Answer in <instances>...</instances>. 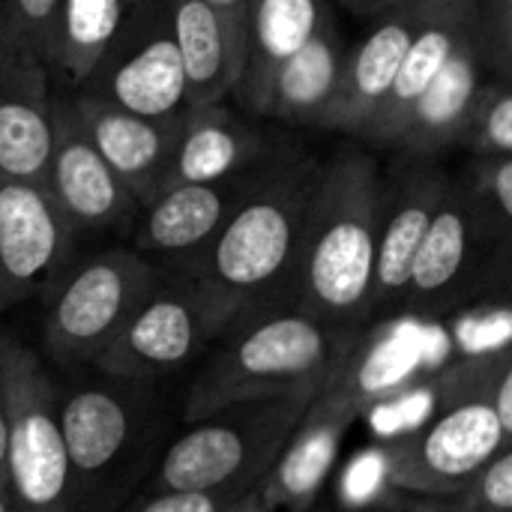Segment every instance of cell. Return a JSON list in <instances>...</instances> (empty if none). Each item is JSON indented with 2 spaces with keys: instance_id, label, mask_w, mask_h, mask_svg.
I'll use <instances>...</instances> for the list:
<instances>
[{
  "instance_id": "6",
  "label": "cell",
  "mask_w": 512,
  "mask_h": 512,
  "mask_svg": "<svg viewBox=\"0 0 512 512\" xmlns=\"http://www.w3.org/2000/svg\"><path fill=\"white\" fill-rule=\"evenodd\" d=\"M153 285V267L135 252L114 249L81 264L60 285L45 315L51 357L63 366L96 363Z\"/></svg>"
},
{
  "instance_id": "36",
  "label": "cell",
  "mask_w": 512,
  "mask_h": 512,
  "mask_svg": "<svg viewBox=\"0 0 512 512\" xmlns=\"http://www.w3.org/2000/svg\"><path fill=\"white\" fill-rule=\"evenodd\" d=\"M0 512H15L12 498H9V489H6V480H0Z\"/></svg>"
},
{
  "instance_id": "29",
  "label": "cell",
  "mask_w": 512,
  "mask_h": 512,
  "mask_svg": "<svg viewBox=\"0 0 512 512\" xmlns=\"http://www.w3.org/2000/svg\"><path fill=\"white\" fill-rule=\"evenodd\" d=\"M9 3H12V21H6L9 33H15L36 60L51 63L60 0H9Z\"/></svg>"
},
{
  "instance_id": "17",
  "label": "cell",
  "mask_w": 512,
  "mask_h": 512,
  "mask_svg": "<svg viewBox=\"0 0 512 512\" xmlns=\"http://www.w3.org/2000/svg\"><path fill=\"white\" fill-rule=\"evenodd\" d=\"M489 48L483 36L480 18L462 33L453 54L441 66V72L432 78L426 93L417 99L402 135L393 147L414 156H438L441 150L462 141L468 114L477 102V93L483 90V66H486Z\"/></svg>"
},
{
  "instance_id": "10",
  "label": "cell",
  "mask_w": 512,
  "mask_h": 512,
  "mask_svg": "<svg viewBox=\"0 0 512 512\" xmlns=\"http://www.w3.org/2000/svg\"><path fill=\"white\" fill-rule=\"evenodd\" d=\"M450 177L432 156L402 153L396 171L384 177V207L375 252L372 309L405 300L417 249L447 195Z\"/></svg>"
},
{
  "instance_id": "9",
  "label": "cell",
  "mask_w": 512,
  "mask_h": 512,
  "mask_svg": "<svg viewBox=\"0 0 512 512\" xmlns=\"http://www.w3.org/2000/svg\"><path fill=\"white\" fill-rule=\"evenodd\" d=\"M210 336L213 330L192 282L174 288L153 285L93 366L123 381L168 375L186 366Z\"/></svg>"
},
{
  "instance_id": "34",
  "label": "cell",
  "mask_w": 512,
  "mask_h": 512,
  "mask_svg": "<svg viewBox=\"0 0 512 512\" xmlns=\"http://www.w3.org/2000/svg\"><path fill=\"white\" fill-rule=\"evenodd\" d=\"M357 15H381V12H387L390 6H396V3H402V0H345Z\"/></svg>"
},
{
  "instance_id": "20",
  "label": "cell",
  "mask_w": 512,
  "mask_h": 512,
  "mask_svg": "<svg viewBox=\"0 0 512 512\" xmlns=\"http://www.w3.org/2000/svg\"><path fill=\"white\" fill-rule=\"evenodd\" d=\"M261 156L264 138L234 111L222 108L219 102L189 111L159 192L183 183H219L237 177L249 171Z\"/></svg>"
},
{
  "instance_id": "8",
  "label": "cell",
  "mask_w": 512,
  "mask_h": 512,
  "mask_svg": "<svg viewBox=\"0 0 512 512\" xmlns=\"http://www.w3.org/2000/svg\"><path fill=\"white\" fill-rule=\"evenodd\" d=\"M84 81L90 84L87 93L102 96L123 111L156 120L183 114L186 84L165 0L159 18L147 15L141 0Z\"/></svg>"
},
{
  "instance_id": "4",
  "label": "cell",
  "mask_w": 512,
  "mask_h": 512,
  "mask_svg": "<svg viewBox=\"0 0 512 512\" xmlns=\"http://www.w3.org/2000/svg\"><path fill=\"white\" fill-rule=\"evenodd\" d=\"M312 399H273L198 420L162 459L156 492H255Z\"/></svg>"
},
{
  "instance_id": "15",
  "label": "cell",
  "mask_w": 512,
  "mask_h": 512,
  "mask_svg": "<svg viewBox=\"0 0 512 512\" xmlns=\"http://www.w3.org/2000/svg\"><path fill=\"white\" fill-rule=\"evenodd\" d=\"M51 120L54 150L48 162L45 192L63 213L69 228H111L132 216L135 195L96 153L72 105H51Z\"/></svg>"
},
{
  "instance_id": "33",
  "label": "cell",
  "mask_w": 512,
  "mask_h": 512,
  "mask_svg": "<svg viewBox=\"0 0 512 512\" xmlns=\"http://www.w3.org/2000/svg\"><path fill=\"white\" fill-rule=\"evenodd\" d=\"M387 512H459L453 501H441V498H423L417 504H402V507H390Z\"/></svg>"
},
{
  "instance_id": "21",
  "label": "cell",
  "mask_w": 512,
  "mask_h": 512,
  "mask_svg": "<svg viewBox=\"0 0 512 512\" xmlns=\"http://www.w3.org/2000/svg\"><path fill=\"white\" fill-rule=\"evenodd\" d=\"M348 45L342 42L333 21H327L297 54L279 63L264 81L252 114L318 126L342 75Z\"/></svg>"
},
{
  "instance_id": "23",
  "label": "cell",
  "mask_w": 512,
  "mask_h": 512,
  "mask_svg": "<svg viewBox=\"0 0 512 512\" xmlns=\"http://www.w3.org/2000/svg\"><path fill=\"white\" fill-rule=\"evenodd\" d=\"M480 18L477 15H462V18H432V21H420L396 75L393 84L387 90V96L381 99V105L372 111V117L366 120V126L360 129V141H372V144H384L393 147L396 138L402 135L417 99L426 93V87L432 84V78L441 72V66L447 63V57L453 54L456 42L462 39V33Z\"/></svg>"
},
{
  "instance_id": "35",
  "label": "cell",
  "mask_w": 512,
  "mask_h": 512,
  "mask_svg": "<svg viewBox=\"0 0 512 512\" xmlns=\"http://www.w3.org/2000/svg\"><path fill=\"white\" fill-rule=\"evenodd\" d=\"M204 3H210L228 15H237V18H243V12H246V0H204Z\"/></svg>"
},
{
  "instance_id": "11",
  "label": "cell",
  "mask_w": 512,
  "mask_h": 512,
  "mask_svg": "<svg viewBox=\"0 0 512 512\" xmlns=\"http://www.w3.org/2000/svg\"><path fill=\"white\" fill-rule=\"evenodd\" d=\"M72 234L45 189L0 180V312L24 303L60 270Z\"/></svg>"
},
{
  "instance_id": "5",
  "label": "cell",
  "mask_w": 512,
  "mask_h": 512,
  "mask_svg": "<svg viewBox=\"0 0 512 512\" xmlns=\"http://www.w3.org/2000/svg\"><path fill=\"white\" fill-rule=\"evenodd\" d=\"M3 387L9 408L6 489L15 512H69V459L57 426V393L36 357L6 342Z\"/></svg>"
},
{
  "instance_id": "16",
  "label": "cell",
  "mask_w": 512,
  "mask_h": 512,
  "mask_svg": "<svg viewBox=\"0 0 512 512\" xmlns=\"http://www.w3.org/2000/svg\"><path fill=\"white\" fill-rule=\"evenodd\" d=\"M165 6L183 66L186 111L222 102L225 93H234L246 63L243 18L204 0H165Z\"/></svg>"
},
{
  "instance_id": "3",
  "label": "cell",
  "mask_w": 512,
  "mask_h": 512,
  "mask_svg": "<svg viewBox=\"0 0 512 512\" xmlns=\"http://www.w3.org/2000/svg\"><path fill=\"white\" fill-rule=\"evenodd\" d=\"M351 342L348 327L303 309L267 315L204 366L189 390L186 420L273 399H315L354 351Z\"/></svg>"
},
{
  "instance_id": "28",
  "label": "cell",
  "mask_w": 512,
  "mask_h": 512,
  "mask_svg": "<svg viewBox=\"0 0 512 512\" xmlns=\"http://www.w3.org/2000/svg\"><path fill=\"white\" fill-rule=\"evenodd\" d=\"M480 210L507 237L512 222V159L510 156H480L471 183H465Z\"/></svg>"
},
{
  "instance_id": "32",
  "label": "cell",
  "mask_w": 512,
  "mask_h": 512,
  "mask_svg": "<svg viewBox=\"0 0 512 512\" xmlns=\"http://www.w3.org/2000/svg\"><path fill=\"white\" fill-rule=\"evenodd\" d=\"M6 453H9V408H6V387L0 369V480H6Z\"/></svg>"
},
{
  "instance_id": "12",
  "label": "cell",
  "mask_w": 512,
  "mask_h": 512,
  "mask_svg": "<svg viewBox=\"0 0 512 512\" xmlns=\"http://www.w3.org/2000/svg\"><path fill=\"white\" fill-rule=\"evenodd\" d=\"M360 414L363 405L336 381H327L258 483L261 504L267 510H309L336 462L345 432Z\"/></svg>"
},
{
  "instance_id": "14",
  "label": "cell",
  "mask_w": 512,
  "mask_h": 512,
  "mask_svg": "<svg viewBox=\"0 0 512 512\" xmlns=\"http://www.w3.org/2000/svg\"><path fill=\"white\" fill-rule=\"evenodd\" d=\"M498 234L501 231L480 210L468 186L450 180L447 195L417 249L405 300L420 309H438L453 300L474 276L486 243Z\"/></svg>"
},
{
  "instance_id": "25",
  "label": "cell",
  "mask_w": 512,
  "mask_h": 512,
  "mask_svg": "<svg viewBox=\"0 0 512 512\" xmlns=\"http://www.w3.org/2000/svg\"><path fill=\"white\" fill-rule=\"evenodd\" d=\"M126 21V0H60L51 66L84 81Z\"/></svg>"
},
{
  "instance_id": "7",
  "label": "cell",
  "mask_w": 512,
  "mask_h": 512,
  "mask_svg": "<svg viewBox=\"0 0 512 512\" xmlns=\"http://www.w3.org/2000/svg\"><path fill=\"white\" fill-rule=\"evenodd\" d=\"M510 444L512 435L504 432L489 402L462 399L387 447V477L393 486L423 498H456Z\"/></svg>"
},
{
  "instance_id": "26",
  "label": "cell",
  "mask_w": 512,
  "mask_h": 512,
  "mask_svg": "<svg viewBox=\"0 0 512 512\" xmlns=\"http://www.w3.org/2000/svg\"><path fill=\"white\" fill-rule=\"evenodd\" d=\"M462 141L477 156H510L512 99L507 84H489L477 93V102L468 114Z\"/></svg>"
},
{
  "instance_id": "22",
  "label": "cell",
  "mask_w": 512,
  "mask_h": 512,
  "mask_svg": "<svg viewBox=\"0 0 512 512\" xmlns=\"http://www.w3.org/2000/svg\"><path fill=\"white\" fill-rule=\"evenodd\" d=\"M333 12L327 0H246V63L234 87L243 108H252L270 72L297 54Z\"/></svg>"
},
{
  "instance_id": "19",
  "label": "cell",
  "mask_w": 512,
  "mask_h": 512,
  "mask_svg": "<svg viewBox=\"0 0 512 512\" xmlns=\"http://www.w3.org/2000/svg\"><path fill=\"white\" fill-rule=\"evenodd\" d=\"M246 174L249 171L219 183H183L162 189L156 198L147 201L138 246L159 255H183L195 261L234 210L246 186Z\"/></svg>"
},
{
  "instance_id": "18",
  "label": "cell",
  "mask_w": 512,
  "mask_h": 512,
  "mask_svg": "<svg viewBox=\"0 0 512 512\" xmlns=\"http://www.w3.org/2000/svg\"><path fill=\"white\" fill-rule=\"evenodd\" d=\"M375 18L378 24L372 27V33L345 54L336 93L318 123L321 129L360 135L372 111L387 96L393 75L420 27V18L405 3H396Z\"/></svg>"
},
{
  "instance_id": "37",
  "label": "cell",
  "mask_w": 512,
  "mask_h": 512,
  "mask_svg": "<svg viewBox=\"0 0 512 512\" xmlns=\"http://www.w3.org/2000/svg\"><path fill=\"white\" fill-rule=\"evenodd\" d=\"M3 348H6V339H0V357H3Z\"/></svg>"
},
{
  "instance_id": "2",
  "label": "cell",
  "mask_w": 512,
  "mask_h": 512,
  "mask_svg": "<svg viewBox=\"0 0 512 512\" xmlns=\"http://www.w3.org/2000/svg\"><path fill=\"white\" fill-rule=\"evenodd\" d=\"M384 174L360 147L321 162L294 270L297 309L351 327L372 312Z\"/></svg>"
},
{
  "instance_id": "30",
  "label": "cell",
  "mask_w": 512,
  "mask_h": 512,
  "mask_svg": "<svg viewBox=\"0 0 512 512\" xmlns=\"http://www.w3.org/2000/svg\"><path fill=\"white\" fill-rule=\"evenodd\" d=\"M252 492L228 489V492H153L132 512H234L240 510Z\"/></svg>"
},
{
  "instance_id": "24",
  "label": "cell",
  "mask_w": 512,
  "mask_h": 512,
  "mask_svg": "<svg viewBox=\"0 0 512 512\" xmlns=\"http://www.w3.org/2000/svg\"><path fill=\"white\" fill-rule=\"evenodd\" d=\"M57 426L72 477L105 471L129 438V411L108 390H75L57 405Z\"/></svg>"
},
{
  "instance_id": "31",
  "label": "cell",
  "mask_w": 512,
  "mask_h": 512,
  "mask_svg": "<svg viewBox=\"0 0 512 512\" xmlns=\"http://www.w3.org/2000/svg\"><path fill=\"white\" fill-rule=\"evenodd\" d=\"M420 21L432 18H462V15H477L483 0H402Z\"/></svg>"
},
{
  "instance_id": "1",
  "label": "cell",
  "mask_w": 512,
  "mask_h": 512,
  "mask_svg": "<svg viewBox=\"0 0 512 512\" xmlns=\"http://www.w3.org/2000/svg\"><path fill=\"white\" fill-rule=\"evenodd\" d=\"M318 171L321 162L300 150L261 156L249 168L234 210L192 261L195 273L189 282L213 336L279 288L294 285Z\"/></svg>"
},
{
  "instance_id": "13",
  "label": "cell",
  "mask_w": 512,
  "mask_h": 512,
  "mask_svg": "<svg viewBox=\"0 0 512 512\" xmlns=\"http://www.w3.org/2000/svg\"><path fill=\"white\" fill-rule=\"evenodd\" d=\"M69 105L105 165L126 183L135 201L147 204L162 186L189 111L156 120L123 111L93 93H81Z\"/></svg>"
},
{
  "instance_id": "27",
  "label": "cell",
  "mask_w": 512,
  "mask_h": 512,
  "mask_svg": "<svg viewBox=\"0 0 512 512\" xmlns=\"http://www.w3.org/2000/svg\"><path fill=\"white\" fill-rule=\"evenodd\" d=\"M453 504L459 512H512V444L471 477Z\"/></svg>"
}]
</instances>
